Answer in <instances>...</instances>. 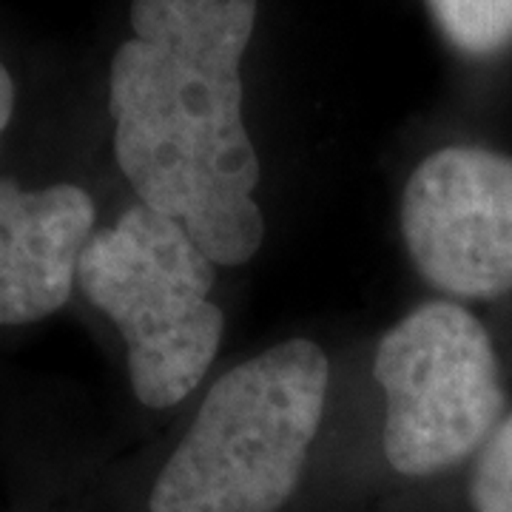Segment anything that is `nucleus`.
Here are the masks:
<instances>
[{
    "mask_svg": "<svg viewBox=\"0 0 512 512\" xmlns=\"http://www.w3.org/2000/svg\"><path fill=\"white\" fill-rule=\"evenodd\" d=\"M470 501L476 512H512V413L481 447Z\"/></svg>",
    "mask_w": 512,
    "mask_h": 512,
    "instance_id": "nucleus-8",
    "label": "nucleus"
},
{
    "mask_svg": "<svg viewBox=\"0 0 512 512\" xmlns=\"http://www.w3.org/2000/svg\"><path fill=\"white\" fill-rule=\"evenodd\" d=\"M402 231L419 274L461 299L512 291V157L450 146L404 188Z\"/></svg>",
    "mask_w": 512,
    "mask_h": 512,
    "instance_id": "nucleus-5",
    "label": "nucleus"
},
{
    "mask_svg": "<svg viewBox=\"0 0 512 512\" xmlns=\"http://www.w3.org/2000/svg\"><path fill=\"white\" fill-rule=\"evenodd\" d=\"M12 109H15V83L6 72V66L0 63V131L9 126Z\"/></svg>",
    "mask_w": 512,
    "mask_h": 512,
    "instance_id": "nucleus-9",
    "label": "nucleus"
},
{
    "mask_svg": "<svg viewBox=\"0 0 512 512\" xmlns=\"http://www.w3.org/2000/svg\"><path fill=\"white\" fill-rule=\"evenodd\" d=\"M384 456L402 476H436L484 447L504 416L493 339L456 302H427L382 336Z\"/></svg>",
    "mask_w": 512,
    "mask_h": 512,
    "instance_id": "nucleus-4",
    "label": "nucleus"
},
{
    "mask_svg": "<svg viewBox=\"0 0 512 512\" xmlns=\"http://www.w3.org/2000/svg\"><path fill=\"white\" fill-rule=\"evenodd\" d=\"M92 231L83 188L26 191L0 180V325H29L66 305Z\"/></svg>",
    "mask_w": 512,
    "mask_h": 512,
    "instance_id": "nucleus-6",
    "label": "nucleus"
},
{
    "mask_svg": "<svg viewBox=\"0 0 512 512\" xmlns=\"http://www.w3.org/2000/svg\"><path fill=\"white\" fill-rule=\"evenodd\" d=\"M450 46L467 57H493L512 46V0H427Z\"/></svg>",
    "mask_w": 512,
    "mask_h": 512,
    "instance_id": "nucleus-7",
    "label": "nucleus"
},
{
    "mask_svg": "<svg viewBox=\"0 0 512 512\" xmlns=\"http://www.w3.org/2000/svg\"><path fill=\"white\" fill-rule=\"evenodd\" d=\"M328 373L319 345L291 339L220 376L154 481L148 510H279L322 424Z\"/></svg>",
    "mask_w": 512,
    "mask_h": 512,
    "instance_id": "nucleus-2",
    "label": "nucleus"
},
{
    "mask_svg": "<svg viewBox=\"0 0 512 512\" xmlns=\"http://www.w3.org/2000/svg\"><path fill=\"white\" fill-rule=\"evenodd\" d=\"M214 265L180 222L143 202L94 234L80 256L83 293L123 333L131 387L146 407L185 399L220 350Z\"/></svg>",
    "mask_w": 512,
    "mask_h": 512,
    "instance_id": "nucleus-3",
    "label": "nucleus"
},
{
    "mask_svg": "<svg viewBox=\"0 0 512 512\" xmlns=\"http://www.w3.org/2000/svg\"><path fill=\"white\" fill-rule=\"evenodd\" d=\"M254 23L256 0H134L111 63L117 163L217 265L248 262L265 239L239 74Z\"/></svg>",
    "mask_w": 512,
    "mask_h": 512,
    "instance_id": "nucleus-1",
    "label": "nucleus"
}]
</instances>
